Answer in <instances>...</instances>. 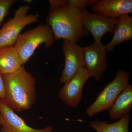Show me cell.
<instances>
[{
    "instance_id": "obj_1",
    "label": "cell",
    "mask_w": 132,
    "mask_h": 132,
    "mask_svg": "<svg viewBox=\"0 0 132 132\" xmlns=\"http://www.w3.org/2000/svg\"><path fill=\"white\" fill-rule=\"evenodd\" d=\"M5 83L4 102L13 111H28L35 102L36 97L35 78L23 65L10 74L2 75Z\"/></svg>"
},
{
    "instance_id": "obj_2",
    "label": "cell",
    "mask_w": 132,
    "mask_h": 132,
    "mask_svg": "<svg viewBox=\"0 0 132 132\" xmlns=\"http://www.w3.org/2000/svg\"><path fill=\"white\" fill-rule=\"evenodd\" d=\"M46 21L55 40L63 39L76 43L88 35L82 26L81 11L69 6L67 1L64 5L50 10Z\"/></svg>"
},
{
    "instance_id": "obj_3",
    "label": "cell",
    "mask_w": 132,
    "mask_h": 132,
    "mask_svg": "<svg viewBox=\"0 0 132 132\" xmlns=\"http://www.w3.org/2000/svg\"><path fill=\"white\" fill-rule=\"evenodd\" d=\"M54 38L51 29L47 24L38 25L35 28L20 34L13 46L16 50L22 65L27 63L39 46L44 44L51 47Z\"/></svg>"
},
{
    "instance_id": "obj_4",
    "label": "cell",
    "mask_w": 132,
    "mask_h": 132,
    "mask_svg": "<svg viewBox=\"0 0 132 132\" xmlns=\"http://www.w3.org/2000/svg\"><path fill=\"white\" fill-rule=\"evenodd\" d=\"M130 73L124 70H119L116 73L115 78L98 95L94 102L87 109L89 117L109 110L117 97L129 85Z\"/></svg>"
},
{
    "instance_id": "obj_5",
    "label": "cell",
    "mask_w": 132,
    "mask_h": 132,
    "mask_svg": "<svg viewBox=\"0 0 132 132\" xmlns=\"http://www.w3.org/2000/svg\"><path fill=\"white\" fill-rule=\"evenodd\" d=\"M31 7L26 5L19 7L0 29V48L13 46L22 30L28 25L37 22L40 15L28 14Z\"/></svg>"
},
{
    "instance_id": "obj_6",
    "label": "cell",
    "mask_w": 132,
    "mask_h": 132,
    "mask_svg": "<svg viewBox=\"0 0 132 132\" xmlns=\"http://www.w3.org/2000/svg\"><path fill=\"white\" fill-rule=\"evenodd\" d=\"M106 46L102 43L94 42L84 47L85 68L90 76L99 81L103 76L107 67Z\"/></svg>"
},
{
    "instance_id": "obj_7",
    "label": "cell",
    "mask_w": 132,
    "mask_h": 132,
    "mask_svg": "<svg viewBox=\"0 0 132 132\" xmlns=\"http://www.w3.org/2000/svg\"><path fill=\"white\" fill-rule=\"evenodd\" d=\"M62 51L65 57V65L60 82L64 84L80 69L85 68L84 47L71 41L64 40Z\"/></svg>"
},
{
    "instance_id": "obj_8",
    "label": "cell",
    "mask_w": 132,
    "mask_h": 132,
    "mask_svg": "<svg viewBox=\"0 0 132 132\" xmlns=\"http://www.w3.org/2000/svg\"><path fill=\"white\" fill-rule=\"evenodd\" d=\"M90 78V74L85 68H81L64 84L59 92V98L67 105L77 107L81 101L83 87Z\"/></svg>"
},
{
    "instance_id": "obj_9",
    "label": "cell",
    "mask_w": 132,
    "mask_h": 132,
    "mask_svg": "<svg viewBox=\"0 0 132 132\" xmlns=\"http://www.w3.org/2000/svg\"><path fill=\"white\" fill-rule=\"evenodd\" d=\"M82 14V25L93 37L95 42H101L107 33L112 35L118 19L107 18L88 12L86 9L81 10Z\"/></svg>"
},
{
    "instance_id": "obj_10",
    "label": "cell",
    "mask_w": 132,
    "mask_h": 132,
    "mask_svg": "<svg viewBox=\"0 0 132 132\" xmlns=\"http://www.w3.org/2000/svg\"><path fill=\"white\" fill-rule=\"evenodd\" d=\"M0 115L1 132H52L49 126L36 129L28 126L25 121L14 112L4 101L0 100Z\"/></svg>"
},
{
    "instance_id": "obj_11",
    "label": "cell",
    "mask_w": 132,
    "mask_h": 132,
    "mask_svg": "<svg viewBox=\"0 0 132 132\" xmlns=\"http://www.w3.org/2000/svg\"><path fill=\"white\" fill-rule=\"evenodd\" d=\"M92 10L96 14L118 19L132 13V0L97 1Z\"/></svg>"
},
{
    "instance_id": "obj_12",
    "label": "cell",
    "mask_w": 132,
    "mask_h": 132,
    "mask_svg": "<svg viewBox=\"0 0 132 132\" xmlns=\"http://www.w3.org/2000/svg\"><path fill=\"white\" fill-rule=\"evenodd\" d=\"M113 37L106 45L107 52L113 51L116 46L132 39V17L128 15L118 19L113 31Z\"/></svg>"
},
{
    "instance_id": "obj_13",
    "label": "cell",
    "mask_w": 132,
    "mask_h": 132,
    "mask_svg": "<svg viewBox=\"0 0 132 132\" xmlns=\"http://www.w3.org/2000/svg\"><path fill=\"white\" fill-rule=\"evenodd\" d=\"M132 108V86L129 84L119 95L109 111L111 120L120 119L130 114Z\"/></svg>"
},
{
    "instance_id": "obj_14",
    "label": "cell",
    "mask_w": 132,
    "mask_h": 132,
    "mask_svg": "<svg viewBox=\"0 0 132 132\" xmlns=\"http://www.w3.org/2000/svg\"><path fill=\"white\" fill-rule=\"evenodd\" d=\"M22 65L13 46L0 48V73L2 75L13 73Z\"/></svg>"
},
{
    "instance_id": "obj_15",
    "label": "cell",
    "mask_w": 132,
    "mask_h": 132,
    "mask_svg": "<svg viewBox=\"0 0 132 132\" xmlns=\"http://www.w3.org/2000/svg\"><path fill=\"white\" fill-rule=\"evenodd\" d=\"M131 118V114H129L112 124L98 120L92 121L88 123L97 132H129L128 126Z\"/></svg>"
},
{
    "instance_id": "obj_16",
    "label": "cell",
    "mask_w": 132,
    "mask_h": 132,
    "mask_svg": "<svg viewBox=\"0 0 132 132\" xmlns=\"http://www.w3.org/2000/svg\"><path fill=\"white\" fill-rule=\"evenodd\" d=\"M97 1L96 0H68L67 2L71 6L81 10L85 9L88 6H93Z\"/></svg>"
},
{
    "instance_id": "obj_17",
    "label": "cell",
    "mask_w": 132,
    "mask_h": 132,
    "mask_svg": "<svg viewBox=\"0 0 132 132\" xmlns=\"http://www.w3.org/2000/svg\"><path fill=\"white\" fill-rule=\"evenodd\" d=\"M15 2V0H0V23H2L10 9Z\"/></svg>"
},
{
    "instance_id": "obj_18",
    "label": "cell",
    "mask_w": 132,
    "mask_h": 132,
    "mask_svg": "<svg viewBox=\"0 0 132 132\" xmlns=\"http://www.w3.org/2000/svg\"><path fill=\"white\" fill-rule=\"evenodd\" d=\"M5 83L3 76L0 73V100L5 101Z\"/></svg>"
},
{
    "instance_id": "obj_19",
    "label": "cell",
    "mask_w": 132,
    "mask_h": 132,
    "mask_svg": "<svg viewBox=\"0 0 132 132\" xmlns=\"http://www.w3.org/2000/svg\"><path fill=\"white\" fill-rule=\"evenodd\" d=\"M26 1V2L27 3H30L31 2V1Z\"/></svg>"
},
{
    "instance_id": "obj_20",
    "label": "cell",
    "mask_w": 132,
    "mask_h": 132,
    "mask_svg": "<svg viewBox=\"0 0 132 132\" xmlns=\"http://www.w3.org/2000/svg\"><path fill=\"white\" fill-rule=\"evenodd\" d=\"M1 125V115H0V125Z\"/></svg>"
},
{
    "instance_id": "obj_21",
    "label": "cell",
    "mask_w": 132,
    "mask_h": 132,
    "mask_svg": "<svg viewBox=\"0 0 132 132\" xmlns=\"http://www.w3.org/2000/svg\"><path fill=\"white\" fill-rule=\"evenodd\" d=\"M2 23H0V27H1V26Z\"/></svg>"
}]
</instances>
